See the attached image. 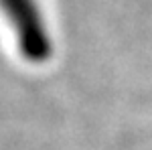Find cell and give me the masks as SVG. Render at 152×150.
<instances>
[{"label":"cell","mask_w":152,"mask_h":150,"mask_svg":"<svg viewBox=\"0 0 152 150\" xmlns=\"http://www.w3.org/2000/svg\"><path fill=\"white\" fill-rule=\"evenodd\" d=\"M0 12L10 24L18 53L41 65L53 55V39L39 0H0Z\"/></svg>","instance_id":"obj_1"}]
</instances>
